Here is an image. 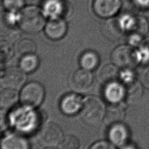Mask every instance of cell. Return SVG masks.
<instances>
[{
    "label": "cell",
    "instance_id": "obj_1",
    "mask_svg": "<svg viewBox=\"0 0 149 149\" xmlns=\"http://www.w3.org/2000/svg\"><path fill=\"white\" fill-rule=\"evenodd\" d=\"M45 17L39 8L33 5L25 6L19 12L18 25L24 33L36 34L44 29Z\"/></svg>",
    "mask_w": 149,
    "mask_h": 149
},
{
    "label": "cell",
    "instance_id": "obj_2",
    "mask_svg": "<svg viewBox=\"0 0 149 149\" xmlns=\"http://www.w3.org/2000/svg\"><path fill=\"white\" fill-rule=\"evenodd\" d=\"M83 120L91 125H97L104 118L106 109L103 102L94 96L87 97L80 111Z\"/></svg>",
    "mask_w": 149,
    "mask_h": 149
},
{
    "label": "cell",
    "instance_id": "obj_3",
    "mask_svg": "<svg viewBox=\"0 0 149 149\" xmlns=\"http://www.w3.org/2000/svg\"><path fill=\"white\" fill-rule=\"evenodd\" d=\"M23 108L17 109L12 113L10 122L20 132H30L38 123V117L34 108L23 106Z\"/></svg>",
    "mask_w": 149,
    "mask_h": 149
},
{
    "label": "cell",
    "instance_id": "obj_4",
    "mask_svg": "<svg viewBox=\"0 0 149 149\" xmlns=\"http://www.w3.org/2000/svg\"><path fill=\"white\" fill-rule=\"evenodd\" d=\"M45 90L43 86L36 81L26 84L19 93V100L22 105L34 108L43 101Z\"/></svg>",
    "mask_w": 149,
    "mask_h": 149
},
{
    "label": "cell",
    "instance_id": "obj_5",
    "mask_svg": "<svg viewBox=\"0 0 149 149\" xmlns=\"http://www.w3.org/2000/svg\"><path fill=\"white\" fill-rule=\"evenodd\" d=\"M111 59L115 66L125 69L134 67L140 61L138 51L128 45H120L116 47L111 53Z\"/></svg>",
    "mask_w": 149,
    "mask_h": 149
},
{
    "label": "cell",
    "instance_id": "obj_6",
    "mask_svg": "<svg viewBox=\"0 0 149 149\" xmlns=\"http://www.w3.org/2000/svg\"><path fill=\"white\" fill-rule=\"evenodd\" d=\"M93 81L91 71L81 68L72 73L69 79V84L71 88L77 92H85L91 87Z\"/></svg>",
    "mask_w": 149,
    "mask_h": 149
},
{
    "label": "cell",
    "instance_id": "obj_7",
    "mask_svg": "<svg viewBox=\"0 0 149 149\" xmlns=\"http://www.w3.org/2000/svg\"><path fill=\"white\" fill-rule=\"evenodd\" d=\"M121 5V0H94L93 9L98 17L109 19L118 13Z\"/></svg>",
    "mask_w": 149,
    "mask_h": 149
},
{
    "label": "cell",
    "instance_id": "obj_8",
    "mask_svg": "<svg viewBox=\"0 0 149 149\" xmlns=\"http://www.w3.org/2000/svg\"><path fill=\"white\" fill-rule=\"evenodd\" d=\"M40 137L44 144L54 146L60 143L63 138V132L58 125L51 122L42 127Z\"/></svg>",
    "mask_w": 149,
    "mask_h": 149
},
{
    "label": "cell",
    "instance_id": "obj_9",
    "mask_svg": "<svg viewBox=\"0 0 149 149\" xmlns=\"http://www.w3.org/2000/svg\"><path fill=\"white\" fill-rule=\"evenodd\" d=\"M46 36L50 40L56 41L65 37L68 30V24L62 18L51 19L45 25L44 28Z\"/></svg>",
    "mask_w": 149,
    "mask_h": 149
},
{
    "label": "cell",
    "instance_id": "obj_10",
    "mask_svg": "<svg viewBox=\"0 0 149 149\" xmlns=\"http://www.w3.org/2000/svg\"><path fill=\"white\" fill-rule=\"evenodd\" d=\"M25 80V73L19 67L15 66L7 68L1 77V82L3 86L15 89L21 87Z\"/></svg>",
    "mask_w": 149,
    "mask_h": 149
},
{
    "label": "cell",
    "instance_id": "obj_11",
    "mask_svg": "<svg viewBox=\"0 0 149 149\" xmlns=\"http://www.w3.org/2000/svg\"><path fill=\"white\" fill-rule=\"evenodd\" d=\"M83 99L75 93L65 95L60 102L61 111L67 115H73L80 112L82 107Z\"/></svg>",
    "mask_w": 149,
    "mask_h": 149
},
{
    "label": "cell",
    "instance_id": "obj_12",
    "mask_svg": "<svg viewBox=\"0 0 149 149\" xmlns=\"http://www.w3.org/2000/svg\"><path fill=\"white\" fill-rule=\"evenodd\" d=\"M41 9L49 19L60 18L65 12V5L63 0H44Z\"/></svg>",
    "mask_w": 149,
    "mask_h": 149
},
{
    "label": "cell",
    "instance_id": "obj_13",
    "mask_svg": "<svg viewBox=\"0 0 149 149\" xmlns=\"http://www.w3.org/2000/svg\"><path fill=\"white\" fill-rule=\"evenodd\" d=\"M104 95L111 104L120 103L125 97L124 86L122 83H118L116 81L105 84Z\"/></svg>",
    "mask_w": 149,
    "mask_h": 149
},
{
    "label": "cell",
    "instance_id": "obj_14",
    "mask_svg": "<svg viewBox=\"0 0 149 149\" xmlns=\"http://www.w3.org/2000/svg\"><path fill=\"white\" fill-rule=\"evenodd\" d=\"M129 134L128 129L122 122L111 125L108 131V138L111 143L118 146L126 144Z\"/></svg>",
    "mask_w": 149,
    "mask_h": 149
},
{
    "label": "cell",
    "instance_id": "obj_15",
    "mask_svg": "<svg viewBox=\"0 0 149 149\" xmlns=\"http://www.w3.org/2000/svg\"><path fill=\"white\" fill-rule=\"evenodd\" d=\"M2 149H30L28 141L21 134L10 133L6 134L1 143Z\"/></svg>",
    "mask_w": 149,
    "mask_h": 149
},
{
    "label": "cell",
    "instance_id": "obj_16",
    "mask_svg": "<svg viewBox=\"0 0 149 149\" xmlns=\"http://www.w3.org/2000/svg\"><path fill=\"white\" fill-rule=\"evenodd\" d=\"M19 13L8 11L0 12V33L8 34L18 24Z\"/></svg>",
    "mask_w": 149,
    "mask_h": 149
},
{
    "label": "cell",
    "instance_id": "obj_17",
    "mask_svg": "<svg viewBox=\"0 0 149 149\" xmlns=\"http://www.w3.org/2000/svg\"><path fill=\"white\" fill-rule=\"evenodd\" d=\"M125 90V97L126 100L130 102H136L141 97L143 88L141 84L135 79L123 83Z\"/></svg>",
    "mask_w": 149,
    "mask_h": 149
},
{
    "label": "cell",
    "instance_id": "obj_18",
    "mask_svg": "<svg viewBox=\"0 0 149 149\" xmlns=\"http://www.w3.org/2000/svg\"><path fill=\"white\" fill-rule=\"evenodd\" d=\"M81 68L88 70L95 69L98 65L100 58L98 55L93 51H86L80 56L79 60Z\"/></svg>",
    "mask_w": 149,
    "mask_h": 149
},
{
    "label": "cell",
    "instance_id": "obj_19",
    "mask_svg": "<svg viewBox=\"0 0 149 149\" xmlns=\"http://www.w3.org/2000/svg\"><path fill=\"white\" fill-rule=\"evenodd\" d=\"M14 48L15 53L20 56L36 54L37 50L36 43L33 40L28 38L18 40Z\"/></svg>",
    "mask_w": 149,
    "mask_h": 149
},
{
    "label": "cell",
    "instance_id": "obj_20",
    "mask_svg": "<svg viewBox=\"0 0 149 149\" xmlns=\"http://www.w3.org/2000/svg\"><path fill=\"white\" fill-rule=\"evenodd\" d=\"M125 112L123 107L120 103L111 104L107 112L105 113V118L106 121L111 125L121 122L123 119Z\"/></svg>",
    "mask_w": 149,
    "mask_h": 149
},
{
    "label": "cell",
    "instance_id": "obj_21",
    "mask_svg": "<svg viewBox=\"0 0 149 149\" xmlns=\"http://www.w3.org/2000/svg\"><path fill=\"white\" fill-rule=\"evenodd\" d=\"M19 97L15 88L5 87L0 91V105L5 108L12 107L16 102Z\"/></svg>",
    "mask_w": 149,
    "mask_h": 149
},
{
    "label": "cell",
    "instance_id": "obj_22",
    "mask_svg": "<svg viewBox=\"0 0 149 149\" xmlns=\"http://www.w3.org/2000/svg\"><path fill=\"white\" fill-rule=\"evenodd\" d=\"M39 62V59L36 54L24 55L21 56L19 68L24 73L33 72L38 67Z\"/></svg>",
    "mask_w": 149,
    "mask_h": 149
},
{
    "label": "cell",
    "instance_id": "obj_23",
    "mask_svg": "<svg viewBox=\"0 0 149 149\" xmlns=\"http://www.w3.org/2000/svg\"><path fill=\"white\" fill-rule=\"evenodd\" d=\"M116 66L112 64H107L102 66L98 73L100 80L105 84L115 81L118 76Z\"/></svg>",
    "mask_w": 149,
    "mask_h": 149
},
{
    "label": "cell",
    "instance_id": "obj_24",
    "mask_svg": "<svg viewBox=\"0 0 149 149\" xmlns=\"http://www.w3.org/2000/svg\"><path fill=\"white\" fill-rule=\"evenodd\" d=\"M15 52V48L10 41H0V63H6L10 61Z\"/></svg>",
    "mask_w": 149,
    "mask_h": 149
},
{
    "label": "cell",
    "instance_id": "obj_25",
    "mask_svg": "<svg viewBox=\"0 0 149 149\" xmlns=\"http://www.w3.org/2000/svg\"><path fill=\"white\" fill-rule=\"evenodd\" d=\"M80 146L79 139L72 134L63 137L59 143L60 149H80Z\"/></svg>",
    "mask_w": 149,
    "mask_h": 149
},
{
    "label": "cell",
    "instance_id": "obj_26",
    "mask_svg": "<svg viewBox=\"0 0 149 149\" xmlns=\"http://www.w3.org/2000/svg\"><path fill=\"white\" fill-rule=\"evenodd\" d=\"M2 2L5 10L19 13L24 7L25 0H3Z\"/></svg>",
    "mask_w": 149,
    "mask_h": 149
},
{
    "label": "cell",
    "instance_id": "obj_27",
    "mask_svg": "<svg viewBox=\"0 0 149 149\" xmlns=\"http://www.w3.org/2000/svg\"><path fill=\"white\" fill-rule=\"evenodd\" d=\"M139 52L140 61L149 62V37L147 38L141 44Z\"/></svg>",
    "mask_w": 149,
    "mask_h": 149
},
{
    "label": "cell",
    "instance_id": "obj_28",
    "mask_svg": "<svg viewBox=\"0 0 149 149\" xmlns=\"http://www.w3.org/2000/svg\"><path fill=\"white\" fill-rule=\"evenodd\" d=\"M10 123L8 113L3 109H0V131L5 129Z\"/></svg>",
    "mask_w": 149,
    "mask_h": 149
},
{
    "label": "cell",
    "instance_id": "obj_29",
    "mask_svg": "<svg viewBox=\"0 0 149 149\" xmlns=\"http://www.w3.org/2000/svg\"><path fill=\"white\" fill-rule=\"evenodd\" d=\"M89 149H115L113 144L111 143L101 140L98 141L94 143L92 146L90 147Z\"/></svg>",
    "mask_w": 149,
    "mask_h": 149
},
{
    "label": "cell",
    "instance_id": "obj_30",
    "mask_svg": "<svg viewBox=\"0 0 149 149\" xmlns=\"http://www.w3.org/2000/svg\"><path fill=\"white\" fill-rule=\"evenodd\" d=\"M141 81L147 88H149V68L144 69L141 74Z\"/></svg>",
    "mask_w": 149,
    "mask_h": 149
},
{
    "label": "cell",
    "instance_id": "obj_31",
    "mask_svg": "<svg viewBox=\"0 0 149 149\" xmlns=\"http://www.w3.org/2000/svg\"><path fill=\"white\" fill-rule=\"evenodd\" d=\"M121 149H137L134 145L131 144H125L122 146V147Z\"/></svg>",
    "mask_w": 149,
    "mask_h": 149
},
{
    "label": "cell",
    "instance_id": "obj_32",
    "mask_svg": "<svg viewBox=\"0 0 149 149\" xmlns=\"http://www.w3.org/2000/svg\"><path fill=\"white\" fill-rule=\"evenodd\" d=\"M41 149H56V148L52 146H47V147H45Z\"/></svg>",
    "mask_w": 149,
    "mask_h": 149
},
{
    "label": "cell",
    "instance_id": "obj_33",
    "mask_svg": "<svg viewBox=\"0 0 149 149\" xmlns=\"http://www.w3.org/2000/svg\"><path fill=\"white\" fill-rule=\"evenodd\" d=\"M2 1H3V0H0V2H2Z\"/></svg>",
    "mask_w": 149,
    "mask_h": 149
}]
</instances>
